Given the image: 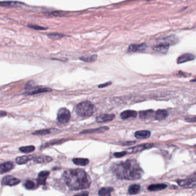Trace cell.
<instances>
[{"instance_id": "cell-8", "label": "cell", "mask_w": 196, "mask_h": 196, "mask_svg": "<svg viewBox=\"0 0 196 196\" xmlns=\"http://www.w3.org/2000/svg\"><path fill=\"white\" fill-rule=\"evenodd\" d=\"M159 44H166L170 46V44H174L177 43V39L176 36L171 35L165 38L159 39Z\"/></svg>"}, {"instance_id": "cell-23", "label": "cell", "mask_w": 196, "mask_h": 196, "mask_svg": "<svg viewBox=\"0 0 196 196\" xmlns=\"http://www.w3.org/2000/svg\"><path fill=\"white\" fill-rule=\"evenodd\" d=\"M167 187V185L164 184H152L150 185L148 187V190L150 191H160L166 189Z\"/></svg>"}, {"instance_id": "cell-27", "label": "cell", "mask_w": 196, "mask_h": 196, "mask_svg": "<svg viewBox=\"0 0 196 196\" xmlns=\"http://www.w3.org/2000/svg\"><path fill=\"white\" fill-rule=\"evenodd\" d=\"M140 189V186L139 185H132L128 188V193L131 195L138 194Z\"/></svg>"}, {"instance_id": "cell-36", "label": "cell", "mask_w": 196, "mask_h": 196, "mask_svg": "<svg viewBox=\"0 0 196 196\" xmlns=\"http://www.w3.org/2000/svg\"><path fill=\"white\" fill-rule=\"evenodd\" d=\"M89 196V193L87 191H83L80 193H78L77 194H75L74 196Z\"/></svg>"}, {"instance_id": "cell-29", "label": "cell", "mask_w": 196, "mask_h": 196, "mask_svg": "<svg viewBox=\"0 0 196 196\" xmlns=\"http://www.w3.org/2000/svg\"><path fill=\"white\" fill-rule=\"evenodd\" d=\"M35 147L33 145H29V146H25V147H22L19 149V150L24 152V153H30L33 152L35 150Z\"/></svg>"}, {"instance_id": "cell-15", "label": "cell", "mask_w": 196, "mask_h": 196, "mask_svg": "<svg viewBox=\"0 0 196 196\" xmlns=\"http://www.w3.org/2000/svg\"><path fill=\"white\" fill-rule=\"evenodd\" d=\"M115 118V115H109V114H103L98 116L96 118V121L98 122H104L106 121L113 120Z\"/></svg>"}, {"instance_id": "cell-24", "label": "cell", "mask_w": 196, "mask_h": 196, "mask_svg": "<svg viewBox=\"0 0 196 196\" xmlns=\"http://www.w3.org/2000/svg\"><path fill=\"white\" fill-rule=\"evenodd\" d=\"M113 190V189L112 187L102 188L98 191V195L100 196H110Z\"/></svg>"}, {"instance_id": "cell-18", "label": "cell", "mask_w": 196, "mask_h": 196, "mask_svg": "<svg viewBox=\"0 0 196 196\" xmlns=\"http://www.w3.org/2000/svg\"><path fill=\"white\" fill-rule=\"evenodd\" d=\"M52 161V158L49 156L41 155L34 158V162L38 163H47L51 162Z\"/></svg>"}, {"instance_id": "cell-28", "label": "cell", "mask_w": 196, "mask_h": 196, "mask_svg": "<svg viewBox=\"0 0 196 196\" xmlns=\"http://www.w3.org/2000/svg\"><path fill=\"white\" fill-rule=\"evenodd\" d=\"M97 58V55H87V56H83L80 58L81 60L87 62H93L96 60Z\"/></svg>"}, {"instance_id": "cell-14", "label": "cell", "mask_w": 196, "mask_h": 196, "mask_svg": "<svg viewBox=\"0 0 196 196\" xmlns=\"http://www.w3.org/2000/svg\"><path fill=\"white\" fill-rule=\"evenodd\" d=\"M49 175L50 172L48 171H42L40 172L38 174V177L37 178L38 184L42 185L46 184V181Z\"/></svg>"}, {"instance_id": "cell-17", "label": "cell", "mask_w": 196, "mask_h": 196, "mask_svg": "<svg viewBox=\"0 0 196 196\" xmlns=\"http://www.w3.org/2000/svg\"><path fill=\"white\" fill-rule=\"evenodd\" d=\"M154 114H155V112L153 110H142L140 112V118L142 120L150 119L152 117Z\"/></svg>"}, {"instance_id": "cell-26", "label": "cell", "mask_w": 196, "mask_h": 196, "mask_svg": "<svg viewBox=\"0 0 196 196\" xmlns=\"http://www.w3.org/2000/svg\"><path fill=\"white\" fill-rule=\"evenodd\" d=\"M73 163L78 166H86L89 163V161L88 159L87 158H74L73 159Z\"/></svg>"}, {"instance_id": "cell-35", "label": "cell", "mask_w": 196, "mask_h": 196, "mask_svg": "<svg viewBox=\"0 0 196 196\" xmlns=\"http://www.w3.org/2000/svg\"><path fill=\"white\" fill-rule=\"evenodd\" d=\"M112 84V82H108L105 83H103V84H101V85H98V87L99 88H103V87H107L108 85H110Z\"/></svg>"}, {"instance_id": "cell-12", "label": "cell", "mask_w": 196, "mask_h": 196, "mask_svg": "<svg viewBox=\"0 0 196 196\" xmlns=\"http://www.w3.org/2000/svg\"><path fill=\"white\" fill-rule=\"evenodd\" d=\"M14 167L12 162H6L0 165V174L11 171Z\"/></svg>"}, {"instance_id": "cell-3", "label": "cell", "mask_w": 196, "mask_h": 196, "mask_svg": "<svg viewBox=\"0 0 196 196\" xmlns=\"http://www.w3.org/2000/svg\"><path fill=\"white\" fill-rule=\"evenodd\" d=\"M94 105L90 101H83L78 104L75 108L77 114L80 116L86 117H89L94 113Z\"/></svg>"}, {"instance_id": "cell-1", "label": "cell", "mask_w": 196, "mask_h": 196, "mask_svg": "<svg viewBox=\"0 0 196 196\" xmlns=\"http://www.w3.org/2000/svg\"><path fill=\"white\" fill-rule=\"evenodd\" d=\"M112 172L117 178L125 180H136L141 178L143 171L135 159H128L115 163Z\"/></svg>"}, {"instance_id": "cell-34", "label": "cell", "mask_w": 196, "mask_h": 196, "mask_svg": "<svg viewBox=\"0 0 196 196\" xmlns=\"http://www.w3.org/2000/svg\"><path fill=\"white\" fill-rule=\"evenodd\" d=\"M62 35H60V34H50V35H48V36H50V38H52V39H58V38H62Z\"/></svg>"}, {"instance_id": "cell-39", "label": "cell", "mask_w": 196, "mask_h": 196, "mask_svg": "<svg viewBox=\"0 0 196 196\" xmlns=\"http://www.w3.org/2000/svg\"><path fill=\"white\" fill-rule=\"evenodd\" d=\"M6 115V112L4 111H0V117L5 116Z\"/></svg>"}, {"instance_id": "cell-13", "label": "cell", "mask_w": 196, "mask_h": 196, "mask_svg": "<svg viewBox=\"0 0 196 196\" xmlns=\"http://www.w3.org/2000/svg\"><path fill=\"white\" fill-rule=\"evenodd\" d=\"M137 116V112L132 110H126L120 114V117L122 119H127L129 118H135Z\"/></svg>"}, {"instance_id": "cell-33", "label": "cell", "mask_w": 196, "mask_h": 196, "mask_svg": "<svg viewBox=\"0 0 196 196\" xmlns=\"http://www.w3.org/2000/svg\"><path fill=\"white\" fill-rule=\"evenodd\" d=\"M28 27L30 28L36 29V30H45V29H46V28L37 26V25H28Z\"/></svg>"}, {"instance_id": "cell-32", "label": "cell", "mask_w": 196, "mask_h": 196, "mask_svg": "<svg viewBox=\"0 0 196 196\" xmlns=\"http://www.w3.org/2000/svg\"><path fill=\"white\" fill-rule=\"evenodd\" d=\"M127 154L126 151H121V152H115L113 154V155L115 156L116 158H121L124 156L126 155Z\"/></svg>"}, {"instance_id": "cell-19", "label": "cell", "mask_w": 196, "mask_h": 196, "mask_svg": "<svg viewBox=\"0 0 196 196\" xmlns=\"http://www.w3.org/2000/svg\"><path fill=\"white\" fill-rule=\"evenodd\" d=\"M34 156H21L18 157L16 159V162L18 165H24L26 164L28 162L30 161L31 160H32L34 159Z\"/></svg>"}, {"instance_id": "cell-30", "label": "cell", "mask_w": 196, "mask_h": 196, "mask_svg": "<svg viewBox=\"0 0 196 196\" xmlns=\"http://www.w3.org/2000/svg\"><path fill=\"white\" fill-rule=\"evenodd\" d=\"M21 3L18 2L8 1V2H0V6H15L20 4Z\"/></svg>"}, {"instance_id": "cell-9", "label": "cell", "mask_w": 196, "mask_h": 196, "mask_svg": "<svg viewBox=\"0 0 196 196\" xmlns=\"http://www.w3.org/2000/svg\"><path fill=\"white\" fill-rule=\"evenodd\" d=\"M147 48V45L145 43L139 44H131L128 49V51L131 52H138L144 51Z\"/></svg>"}, {"instance_id": "cell-25", "label": "cell", "mask_w": 196, "mask_h": 196, "mask_svg": "<svg viewBox=\"0 0 196 196\" xmlns=\"http://www.w3.org/2000/svg\"><path fill=\"white\" fill-rule=\"evenodd\" d=\"M109 129V128L107 127H102L100 128H98L96 129H87V130H85L82 132H81V133L83 134V133H101L104 132L105 131H107Z\"/></svg>"}, {"instance_id": "cell-11", "label": "cell", "mask_w": 196, "mask_h": 196, "mask_svg": "<svg viewBox=\"0 0 196 196\" xmlns=\"http://www.w3.org/2000/svg\"><path fill=\"white\" fill-rule=\"evenodd\" d=\"M52 91V89L48 88V87H35L34 89H31L30 91L27 93V94L28 95H35L36 94H39L41 93L50 92Z\"/></svg>"}, {"instance_id": "cell-31", "label": "cell", "mask_w": 196, "mask_h": 196, "mask_svg": "<svg viewBox=\"0 0 196 196\" xmlns=\"http://www.w3.org/2000/svg\"><path fill=\"white\" fill-rule=\"evenodd\" d=\"M24 186L27 189L31 190V189H32L34 188L35 184L32 181H27L25 182V183L24 184Z\"/></svg>"}, {"instance_id": "cell-4", "label": "cell", "mask_w": 196, "mask_h": 196, "mask_svg": "<svg viewBox=\"0 0 196 196\" xmlns=\"http://www.w3.org/2000/svg\"><path fill=\"white\" fill-rule=\"evenodd\" d=\"M71 118V113L69 110L66 108H62L58 110L57 120L61 124L69 122Z\"/></svg>"}, {"instance_id": "cell-38", "label": "cell", "mask_w": 196, "mask_h": 196, "mask_svg": "<svg viewBox=\"0 0 196 196\" xmlns=\"http://www.w3.org/2000/svg\"><path fill=\"white\" fill-rule=\"evenodd\" d=\"M185 120H186V121H188V122H194L196 121V118L195 117H193V118H188V119H186Z\"/></svg>"}, {"instance_id": "cell-20", "label": "cell", "mask_w": 196, "mask_h": 196, "mask_svg": "<svg viewBox=\"0 0 196 196\" xmlns=\"http://www.w3.org/2000/svg\"><path fill=\"white\" fill-rule=\"evenodd\" d=\"M58 130L55 128H50V129H42L35 131V132L32 133V135H46L51 133L57 132Z\"/></svg>"}, {"instance_id": "cell-7", "label": "cell", "mask_w": 196, "mask_h": 196, "mask_svg": "<svg viewBox=\"0 0 196 196\" xmlns=\"http://www.w3.org/2000/svg\"><path fill=\"white\" fill-rule=\"evenodd\" d=\"M178 184L185 188H193L196 186V181L193 179H181L177 181Z\"/></svg>"}, {"instance_id": "cell-22", "label": "cell", "mask_w": 196, "mask_h": 196, "mask_svg": "<svg viewBox=\"0 0 196 196\" xmlns=\"http://www.w3.org/2000/svg\"><path fill=\"white\" fill-rule=\"evenodd\" d=\"M151 132L149 131H138L135 133V136L138 139H145L149 138Z\"/></svg>"}, {"instance_id": "cell-6", "label": "cell", "mask_w": 196, "mask_h": 196, "mask_svg": "<svg viewBox=\"0 0 196 196\" xmlns=\"http://www.w3.org/2000/svg\"><path fill=\"white\" fill-rule=\"evenodd\" d=\"M20 182V179L15 178L11 175H7L2 179V184L4 185H8L10 186L17 185Z\"/></svg>"}, {"instance_id": "cell-16", "label": "cell", "mask_w": 196, "mask_h": 196, "mask_svg": "<svg viewBox=\"0 0 196 196\" xmlns=\"http://www.w3.org/2000/svg\"><path fill=\"white\" fill-rule=\"evenodd\" d=\"M168 115L167 110L165 109H158L155 113V118L156 120L161 121L165 119Z\"/></svg>"}, {"instance_id": "cell-21", "label": "cell", "mask_w": 196, "mask_h": 196, "mask_svg": "<svg viewBox=\"0 0 196 196\" xmlns=\"http://www.w3.org/2000/svg\"><path fill=\"white\" fill-rule=\"evenodd\" d=\"M170 45L166 44H159L153 48V50L155 52H159L161 54H165L167 52Z\"/></svg>"}, {"instance_id": "cell-37", "label": "cell", "mask_w": 196, "mask_h": 196, "mask_svg": "<svg viewBox=\"0 0 196 196\" xmlns=\"http://www.w3.org/2000/svg\"><path fill=\"white\" fill-rule=\"evenodd\" d=\"M52 15L54 16H62L64 15H62V13L61 12H54L51 13Z\"/></svg>"}, {"instance_id": "cell-10", "label": "cell", "mask_w": 196, "mask_h": 196, "mask_svg": "<svg viewBox=\"0 0 196 196\" xmlns=\"http://www.w3.org/2000/svg\"><path fill=\"white\" fill-rule=\"evenodd\" d=\"M195 59V56L191 54H184L179 56L177 59V64H184L186 62L193 60Z\"/></svg>"}, {"instance_id": "cell-2", "label": "cell", "mask_w": 196, "mask_h": 196, "mask_svg": "<svg viewBox=\"0 0 196 196\" xmlns=\"http://www.w3.org/2000/svg\"><path fill=\"white\" fill-rule=\"evenodd\" d=\"M63 178L71 190H79L89 188L91 179L83 169H70L64 172Z\"/></svg>"}, {"instance_id": "cell-5", "label": "cell", "mask_w": 196, "mask_h": 196, "mask_svg": "<svg viewBox=\"0 0 196 196\" xmlns=\"http://www.w3.org/2000/svg\"><path fill=\"white\" fill-rule=\"evenodd\" d=\"M154 146V144H153V143H145V144H139L138 145L129 148L125 151L126 152L127 154H132V153L140 152V151H142L143 150L150 149L151 148L153 147Z\"/></svg>"}]
</instances>
